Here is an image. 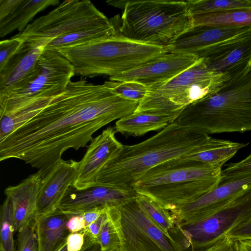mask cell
Listing matches in <instances>:
<instances>
[{
	"mask_svg": "<svg viewBox=\"0 0 251 251\" xmlns=\"http://www.w3.org/2000/svg\"><path fill=\"white\" fill-rule=\"evenodd\" d=\"M230 251H235V246H234V242L233 244V245L232 246V248L231 249Z\"/></svg>",
	"mask_w": 251,
	"mask_h": 251,
	"instance_id": "cell-45",
	"label": "cell"
},
{
	"mask_svg": "<svg viewBox=\"0 0 251 251\" xmlns=\"http://www.w3.org/2000/svg\"><path fill=\"white\" fill-rule=\"evenodd\" d=\"M57 251H68L67 247V241Z\"/></svg>",
	"mask_w": 251,
	"mask_h": 251,
	"instance_id": "cell-43",
	"label": "cell"
},
{
	"mask_svg": "<svg viewBox=\"0 0 251 251\" xmlns=\"http://www.w3.org/2000/svg\"><path fill=\"white\" fill-rule=\"evenodd\" d=\"M108 207H98L82 213L85 227L96 221Z\"/></svg>",
	"mask_w": 251,
	"mask_h": 251,
	"instance_id": "cell-40",
	"label": "cell"
},
{
	"mask_svg": "<svg viewBox=\"0 0 251 251\" xmlns=\"http://www.w3.org/2000/svg\"><path fill=\"white\" fill-rule=\"evenodd\" d=\"M123 251L121 248H117L113 249L104 250V251Z\"/></svg>",
	"mask_w": 251,
	"mask_h": 251,
	"instance_id": "cell-44",
	"label": "cell"
},
{
	"mask_svg": "<svg viewBox=\"0 0 251 251\" xmlns=\"http://www.w3.org/2000/svg\"><path fill=\"white\" fill-rule=\"evenodd\" d=\"M193 55L202 59L208 70L217 74L251 65V33L201 50Z\"/></svg>",
	"mask_w": 251,
	"mask_h": 251,
	"instance_id": "cell-17",
	"label": "cell"
},
{
	"mask_svg": "<svg viewBox=\"0 0 251 251\" xmlns=\"http://www.w3.org/2000/svg\"><path fill=\"white\" fill-rule=\"evenodd\" d=\"M110 20L119 35L166 49L193 26L184 1L127 0L121 17L116 19L120 24Z\"/></svg>",
	"mask_w": 251,
	"mask_h": 251,
	"instance_id": "cell-5",
	"label": "cell"
},
{
	"mask_svg": "<svg viewBox=\"0 0 251 251\" xmlns=\"http://www.w3.org/2000/svg\"><path fill=\"white\" fill-rule=\"evenodd\" d=\"M138 104L115 94L109 81H71L40 112L0 141V160H22L43 177L67 150L85 147L98 130L133 113Z\"/></svg>",
	"mask_w": 251,
	"mask_h": 251,
	"instance_id": "cell-1",
	"label": "cell"
},
{
	"mask_svg": "<svg viewBox=\"0 0 251 251\" xmlns=\"http://www.w3.org/2000/svg\"><path fill=\"white\" fill-rule=\"evenodd\" d=\"M176 118V116L151 111L133 112L115 123L114 129L126 136H141L162 129Z\"/></svg>",
	"mask_w": 251,
	"mask_h": 251,
	"instance_id": "cell-23",
	"label": "cell"
},
{
	"mask_svg": "<svg viewBox=\"0 0 251 251\" xmlns=\"http://www.w3.org/2000/svg\"><path fill=\"white\" fill-rule=\"evenodd\" d=\"M25 43L15 36L0 42V69L24 48Z\"/></svg>",
	"mask_w": 251,
	"mask_h": 251,
	"instance_id": "cell-33",
	"label": "cell"
},
{
	"mask_svg": "<svg viewBox=\"0 0 251 251\" xmlns=\"http://www.w3.org/2000/svg\"><path fill=\"white\" fill-rule=\"evenodd\" d=\"M44 50V45L26 43L24 48L0 69V100L21 92L38 76L41 71L38 61Z\"/></svg>",
	"mask_w": 251,
	"mask_h": 251,
	"instance_id": "cell-15",
	"label": "cell"
},
{
	"mask_svg": "<svg viewBox=\"0 0 251 251\" xmlns=\"http://www.w3.org/2000/svg\"><path fill=\"white\" fill-rule=\"evenodd\" d=\"M136 200L149 217L162 230L166 232L176 233L175 222L169 210L144 195L138 194Z\"/></svg>",
	"mask_w": 251,
	"mask_h": 251,
	"instance_id": "cell-28",
	"label": "cell"
},
{
	"mask_svg": "<svg viewBox=\"0 0 251 251\" xmlns=\"http://www.w3.org/2000/svg\"><path fill=\"white\" fill-rule=\"evenodd\" d=\"M107 219L97 238L100 251L120 248L121 246L118 226L112 207L107 208Z\"/></svg>",
	"mask_w": 251,
	"mask_h": 251,
	"instance_id": "cell-30",
	"label": "cell"
},
{
	"mask_svg": "<svg viewBox=\"0 0 251 251\" xmlns=\"http://www.w3.org/2000/svg\"><path fill=\"white\" fill-rule=\"evenodd\" d=\"M107 209L96 221L85 228L87 234L96 241L103 225L107 219Z\"/></svg>",
	"mask_w": 251,
	"mask_h": 251,
	"instance_id": "cell-39",
	"label": "cell"
},
{
	"mask_svg": "<svg viewBox=\"0 0 251 251\" xmlns=\"http://www.w3.org/2000/svg\"><path fill=\"white\" fill-rule=\"evenodd\" d=\"M234 241L224 233L191 251H230Z\"/></svg>",
	"mask_w": 251,
	"mask_h": 251,
	"instance_id": "cell-35",
	"label": "cell"
},
{
	"mask_svg": "<svg viewBox=\"0 0 251 251\" xmlns=\"http://www.w3.org/2000/svg\"><path fill=\"white\" fill-rule=\"evenodd\" d=\"M221 172L222 167L181 157L153 167L132 186L172 212L218 186Z\"/></svg>",
	"mask_w": 251,
	"mask_h": 251,
	"instance_id": "cell-3",
	"label": "cell"
},
{
	"mask_svg": "<svg viewBox=\"0 0 251 251\" xmlns=\"http://www.w3.org/2000/svg\"><path fill=\"white\" fill-rule=\"evenodd\" d=\"M234 242L235 251H251V239Z\"/></svg>",
	"mask_w": 251,
	"mask_h": 251,
	"instance_id": "cell-41",
	"label": "cell"
},
{
	"mask_svg": "<svg viewBox=\"0 0 251 251\" xmlns=\"http://www.w3.org/2000/svg\"><path fill=\"white\" fill-rule=\"evenodd\" d=\"M68 216L60 209L42 215H35L33 224L38 251H57L70 233L66 227Z\"/></svg>",
	"mask_w": 251,
	"mask_h": 251,
	"instance_id": "cell-22",
	"label": "cell"
},
{
	"mask_svg": "<svg viewBox=\"0 0 251 251\" xmlns=\"http://www.w3.org/2000/svg\"><path fill=\"white\" fill-rule=\"evenodd\" d=\"M64 212L68 216L66 227L70 233L79 232L85 229V221L82 213Z\"/></svg>",
	"mask_w": 251,
	"mask_h": 251,
	"instance_id": "cell-38",
	"label": "cell"
},
{
	"mask_svg": "<svg viewBox=\"0 0 251 251\" xmlns=\"http://www.w3.org/2000/svg\"><path fill=\"white\" fill-rule=\"evenodd\" d=\"M199 60L193 54L168 52L136 68L110 77L109 80L135 81L149 88L167 81Z\"/></svg>",
	"mask_w": 251,
	"mask_h": 251,
	"instance_id": "cell-14",
	"label": "cell"
},
{
	"mask_svg": "<svg viewBox=\"0 0 251 251\" xmlns=\"http://www.w3.org/2000/svg\"><path fill=\"white\" fill-rule=\"evenodd\" d=\"M0 251H3V250L1 248H0Z\"/></svg>",
	"mask_w": 251,
	"mask_h": 251,
	"instance_id": "cell-46",
	"label": "cell"
},
{
	"mask_svg": "<svg viewBox=\"0 0 251 251\" xmlns=\"http://www.w3.org/2000/svg\"><path fill=\"white\" fill-rule=\"evenodd\" d=\"M249 33V27L193 26L180 34L166 50L168 52L193 55L201 50Z\"/></svg>",
	"mask_w": 251,
	"mask_h": 251,
	"instance_id": "cell-19",
	"label": "cell"
},
{
	"mask_svg": "<svg viewBox=\"0 0 251 251\" xmlns=\"http://www.w3.org/2000/svg\"><path fill=\"white\" fill-rule=\"evenodd\" d=\"M251 187V172L220 182L195 200L171 212L176 225L201 221L223 209Z\"/></svg>",
	"mask_w": 251,
	"mask_h": 251,
	"instance_id": "cell-12",
	"label": "cell"
},
{
	"mask_svg": "<svg viewBox=\"0 0 251 251\" xmlns=\"http://www.w3.org/2000/svg\"><path fill=\"white\" fill-rule=\"evenodd\" d=\"M91 239H93L87 234L85 229L79 232L70 233L67 239V250L81 251L88 242Z\"/></svg>",
	"mask_w": 251,
	"mask_h": 251,
	"instance_id": "cell-36",
	"label": "cell"
},
{
	"mask_svg": "<svg viewBox=\"0 0 251 251\" xmlns=\"http://www.w3.org/2000/svg\"><path fill=\"white\" fill-rule=\"evenodd\" d=\"M138 194L132 186L97 183L84 189L73 185L68 189L59 209L65 212L82 213L98 207L121 206Z\"/></svg>",
	"mask_w": 251,
	"mask_h": 251,
	"instance_id": "cell-13",
	"label": "cell"
},
{
	"mask_svg": "<svg viewBox=\"0 0 251 251\" xmlns=\"http://www.w3.org/2000/svg\"><path fill=\"white\" fill-rule=\"evenodd\" d=\"M115 133L114 128L108 127L93 138L83 158L78 162L77 175L73 185L75 188L84 189L96 183L100 170L123 147Z\"/></svg>",
	"mask_w": 251,
	"mask_h": 251,
	"instance_id": "cell-16",
	"label": "cell"
},
{
	"mask_svg": "<svg viewBox=\"0 0 251 251\" xmlns=\"http://www.w3.org/2000/svg\"><path fill=\"white\" fill-rule=\"evenodd\" d=\"M14 232L11 206L8 199L6 198L0 210V248L3 251H16Z\"/></svg>",
	"mask_w": 251,
	"mask_h": 251,
	"instance_id": "cell-29",
	"label": "cell"
},
{
	"mask_svg": "<svg viewBox=\"0 0 251 251\" xmlns=\"http://www.w3.org/2000/svg\"><path fill=\"white\" fill-rule=\"evenodd\" d=\"M81 251H100V247L96 240H89Z\"/></svg>",
	"mask_w": 251,
	"mask_h": 251,
	"instance_id": "cell-42",
	"label": "cell"
},
{
	"mask_svg": "<svg viewBox=\"0 0 251 251\" xmlns=\"http://www.w3.org/2000/svg\"><path fill=\"white\" fill-rule=\"evenodd\" d=\"M112 24L92 27L68 34L53 39L45 47V50H57L60 49L81 45L99 39L107 37L116 33Z\"/></svg>",
	"mask_w": 251,
	"mask_h": 251,
	"instance_id": "cell-26",
	"label": "cell"
},
{
	"mask_svg": "<svg viewBox=\"0 0 251 251\" xmlns=\"http://www.w3.org/2000/svg\"><path fill=\"white\" fill-rule=\"evenodd\" d=\"M248 144L217 139L209 136L192 152L182 157L222 167L238 151L246 147Z\"/></svg>",
	"mask_w": 251,
	"mask_h": 251,
	"instance_id": "cell-24",
	"label": "cell"
},
{
	"mask_svg": "<svg viewBox=\"0 0 251 251\" xmlns=\"http://www.w3.org/2000/svg\"><path fill=\"white\" fill-rule=\"evenodd\" d=\"M18 232L16 251H38V243L34 224L25 225Z\"/></svg>",
	"mask_w": 251,
	"mask_h": 251,
	"instance_id": "cell-32",
	"label": "cell"
},
{
	"mask_svg": "<svg viewBox=\"0 0 251 251\" xmlns=\"http://www.w3.org/2000/svg\"><path fill=\"white\" fill-rule=\"evenodd\" d=\"M112 210L123 251H185L171 233L149 217L136 198Z\"/></svg>",
	"mask_w": 251,
	"mask_h": 251,
	"instance_id": "cell-10",
	"label": "cell"
},
{
	"mask_svg": "<svg viewBox=\"0 0 251 251\" xmlns=\"http://www.w3.org/2000/svg\"><path fill=\"white\" fill-rule=\"evenodd\" d=\"M78 162L59 160L42 179L38 193L36 215L56 211L69 188L76 177Z\"/></svg>",
	"mask_w": 251,
	"mask_h": 251,
	"instance_id": "cell-18",
	"label": "cell"
},
{
	"mask_svg": "<svg viewBox=\"0 0 251 251\" xmlns=\"http://www.w3.org/2000/svg\"><path fill=\"white\" fill-rule=\"evenodd\" d=\"M190 14L194 15L238 9H251V0H188Z\"/></svg>",
	"mask_w": 251,
	"mask_h": 251,
	"instance_id": "cell-27",
	"label": "cell"
},
{
	"mask_svg": "<svg viewBox=\"0 0 251 251\" xmlns=\"http://www.w3.org/2000/svg\"><path fill=\"white\" fill-rule=\"evenodd\" d=\"M38 63L40 73L25 89L0 100V116L29 109L49 100L64 91L75 75L73 65L55 50H45Z\"/></svg>",
	"mask_w": 251,
	"mask_h": 251,
	"instance_id": "cell-9",
	"label": "cell"
},
{
	"mask_svg": "<svg viewBox=\"0 0 251 251\" xmlns=\"http://www.w3.org/2000/svg\"><path fill=\"white\" fill-rule=\"evenodd\" d=\"M226 233L233 241L251 239V219L232 228Z\"/></svg>",
	"mask_w": 251,
	"mask_h": 251,
	"instance_id": "cell-37",
	"label": "cell"
},
{
	"mask_svg": "<svg viewBox=\"0 0 251 251\" xmlns=\"http://www.w3.org/2000/svg\"><path fill=\"white\" fill-rule=\"evenodd\" d=\"M250 172H251V153L240 161L227 165L226 167L222 170L220 182Z\"/></svg>",
	"mask_w": 251,
	"mask_h": 251,
	"instance_id": "cell-34",
	"label": "cell"
},
{
	"mask_svg": "<svg viewBox=\"0 0 251 251\" xmlns=\"http://www.w3.org/2000/svg\"><path fill=\"white\" fill-rule=\"evenodd\" d=\"M224 74L208 70L200 59L171 79L148 88L134 112L151 111L177 117L189 104L216 91L225 81Z\"/></svg>",
	"mask_w": 251,
	"mask_h": 251,
	"instance_id": "cell-7",
	"label": "cell"
},
{
	"mask_svg": "<svg viewBox=\"0 0 251 251\" xmlns=\"http://www.w3.org/2000/svg\"><path fill=\"white\" fill-rule=\"evenodd\" d=\"M56 51L73 65L75 75L89 77L105 75L109 78L168 52L165 48L129 40L116 31L107 37Z\"/></svg>",
	"mask_w": 251,
	"mask_h": 251,
	"instance_id": "cell-6",
	"label": "cell"
},
{
	"mask_svg": "<svg viewBox=\"0 0 251 251\" xmlns=\"http://www.w3.org/2000/svg\"><path fill=\"white\" fill-rule=\"evenodd\" d=\"M42 178V173L38 171L19 184L9 186L4 190L10 204L15 232L34 220Z\"/></svg>",
	"mask_w": 251,
	"mask_h": 251,
	"instance_id": "cell-20",
	"label": "cell"
},
{
	"mask_svg": "<svg viewBox=\"0 0 251 251\" xmlns=\"http://www.w3.org/2000/svg\"><path fill=\"white\" fill-rule=\"evenodd\" d=\"M113 92L122 98L132 101L140 102L146 96L148 88L135 81H109Z\"/></svg>",
	"mask_w": 251,
	"mask_h": 251,
	"instance_id": "cell-31",
	"label": "cell"
},
{
	"mask_svg": "<svg viewBox=\"0 0 251 251\" xmlns=\"http://www.w3.org/2000/svg\"><path fill=\"white\" fill-rule=\"evenodd\" d=\"M112 24L88 0H66L36 19L15 37L30 45L45 46L57 37L85 29Z\"/></svg>",
	"mask_w": 251,
	"mask_h": 251,
	"instance_id": "cell-8",
	"label": "cell"
},
{
	"mask_svg": "<svg viewBox=\"0 0 251 251\" xmlns=\"http://www.w3.org/2000/svg\"><path fill=\"white\" fill-rule=\"evenodd\" d=\"M58 0H0V37L23 32L39 12L58 4Z\"/></svg>",
	"mask_w": 251,
	"mask_h": 251,
	"instance_id": "cell-21",
	"label": "cell"
},
{
	"mask_svg": "<svg viewBox=\"0 0 251 251\" xmlns=\"http://www.w3.org/2000/svg\"><path fill=\"white\" fill-rule=\"evenodd\" d=\"M174 122L208 135L251 131V68L186 106Z\"/></svg>",
	"mask_w": 251,
	"mask_h": 251,
	"instance_id": "cell-4",
	"label": "cell"
},
{
	"mask_svg": "<svg viewBox=\"0 0 251 251\" xmlns=\"http://www.w3.org/2000/svg\"><path fill=\"white\" fill-rule=\"evenodd\" d=\"M209 136L173 122L142 142L123 145L100 170L96 182L132 186L153 167L192 152Z\"/></svg>",
	"mask_w": 251,
	"mask_h": 251,
	"instance_id": "cell-2",
	"label": "cell"
},
{
	"mask_svg": "<svg viewBox=\"0 0 251 251\" xmlns=\"http://www.w3.org/2000/svg\"><path fill=\"white\" fill-rule=\"evenodd\" d=\"M250 219L251 187L214 215L201 221L176 226L183 248L195 250Z\"/></svg>",
	"mask_w": 251,
	"mask_h": 251,
	"instance_id": "cell-11",
	"label": "cell"
},
{
	"mask_svg": "<svg viewBox=\"0 0 251 251\" xmlns=\"http://www.w3.org/2000/svg\"><path fill=\"white\" fill-rule=\"evenodd\" d=\"M192 16L193 26L251 27V9L216 11Z\"/></svg>",
	"mask_w": 251,
	"mask_h": 251,
	"instance_id": "cell-25",
	"label": "cell"
}]
</instances>
